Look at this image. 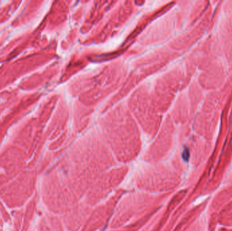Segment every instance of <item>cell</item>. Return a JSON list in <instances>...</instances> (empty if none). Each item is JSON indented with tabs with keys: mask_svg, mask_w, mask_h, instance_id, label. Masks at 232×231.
I'll return each mask as SVG.
<instances>
[{
	"mask_svg": "<svg viewBox=\"0 0 232 231\" xmlns=\"http://www.w3.org/2000/svg\"><path fill=\"white\" fill-rule=\"evenodd\" d=\"M189 157V150L187 149V148H185L183 150V159L185 160V161H187Z\"/></svg>",
	"mask_w": 232,
	"mask_h": 231,
	"instance_id": "cell-1",
	"label": "cell"
}]
</instances>
